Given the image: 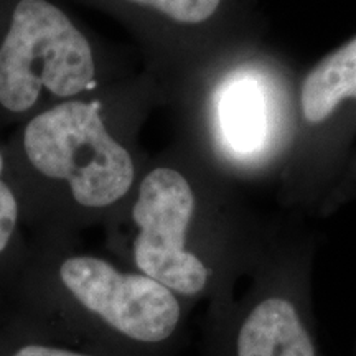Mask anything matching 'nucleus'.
Wrapping results in <instances>:
<instances>
[{"mask_svg":"<svg viewBox=\"0 0 356 356\" xmlns=\"http://www.w3.org/2000/svg\"><path fill=\"white\" fill-rule=\"evenodd\" d=\"M136 101L132 89L104 86L13 127L3 140L7 175L30 238L76 239L126 207L140 177Z\"/></svg>","mask_w":356,"mask_h":356,"instance_id":"f257e3e1","label":"nucleus"},{"mask_svg":"<svg viewBox=\"0 0 356 356\" xmlns=\"http://www.w3.org/2000/svg\"><path fill=\"white\" fill-rule=\"evenodd\" d=\"M218 122L226 145L236 154L251 155L264 145L269 104L266 91L254 78H236L222 88Z\"/></svg>","mask_w":356,"mask_h":356,"instance_id":"0eeeda50","label":"nucleus"},{"mask_svg":"<svg viewBox=\"0 0 356 356\" xmlns=\"http://www.w3.org/2000/svg\"><path fill=\"white\" fill-rule=\"evenodd\" d=\"M302 119L312 127L356 124V35L323 56L300 84Z\"/></svg>","mask_w":356,"mask_h":356,"instance_id":"423d86ee","label":"nucleus"},{"mask_svg":"<svg viewBox=\"0 0 356 356\" xmlns=\"http://www.w3.org/2000/svg\"><path fill=\"white\" fill-rule=\"evenodd\" d=\"M0 307L51 340L102 356H178L190 302L134 269L76 248L30 238L25 266Z\"/></svg>","mask_w":356,"mask_h":356,"instance_id":"f03ea898","label":"nucleus"},{"mask_svg":"<svg viewBox=\"0 0 356 356\" xmlns=\"http://www.w3.org/2000/svg\"><path fill=\"white\" fill-rule=\"evenodd\" d=\"M109 248L131 269L190 302L218 307L251 261V244L233 221L210 215L188 178L157 165L139 177L126 207L108 222Z\"/></svg>","mask_w":356,"mask_h":356,"instance_id":"7ed1b4c3","label":"nucleus"},{"mask_svg":"<svg viewBox=\"0 0 356 356\" xmlns=\"http://www.w3.org/2000/svg\"><path fill=\"white\" fill-rule=\"evenodd\" d=\"M202 356H323L304 251L266 257L243 299L208 309Z\"/></svg>","mask_w":356,"mask_h":356,"instance_id":"39448f33","label":"nucleus"},{"mask_svg":"<svg viewBox=\"0 0 356 356\" xmlns=\"http://www.w3.org/2000/svg\"><path fill=\"white\" fill-rule=\"evenodd\" d=\"M0 356H102L51 340L0 307Z\"/></svg>","mask_w":356,"mask_h":356,"instance_id":"9d476101","label":"nucleus"},{"mask_svg":"<svg viewBox=\"0 0 356 356\" xmlns=\"http://www.w3.org/2000/svg\"><path fill=\"white\" fill-rule=\"evenodd\" d=\"M142 26L173 25L200 29L233 10L238 0H106Z\"/></svg>","mask_w":356,"mask_h":356,"instance_id":"6e6552de","label":"nucleus"},{"mask_svg":"<svg viewBox=\"0 0 356 356\" xmlns=\"http://www.w3.org/2000/svg\"><path fill=\"white\" fill-rule=\"evenodd\" d=\"M30 249V236L22 208L8 180L6 150L0 139V293L15 282L24 269Z\"/></svg>","mask_w":356,"mask_h":356,"instance_id":"1a4fd4ad","label":"nucleus"},{"mask_svg":"<svg viewBox=\"0 0 356 356\" xmlns=\"http://www.w3.org/2000/svg\"><path fill=\"white\" fill-rule=\"evenodd\" d=\"M106 50L55 0H0V131L104 88Z\"/></svg>","mask_w":356,"mask_h":356,"instance_id":"20e7f679","label":"nucleus"}]
</instances>
